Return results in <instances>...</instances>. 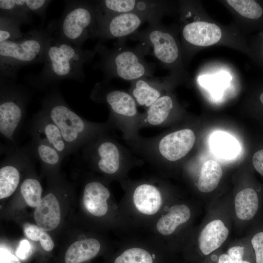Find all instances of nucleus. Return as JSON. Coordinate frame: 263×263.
I'll list each match as a JSON object with an SVG mask.
<instances>
[{"label": "nucleus", "mask_w": 263, "mask_h": 263, "mask_svg": "<svg viewBox=\"0 0 263 263\" xmlns=\"http://www.w3.org/2000/svg\"><path fill=\"white\" fill-rule=\"evenodd\" d=\"M28 9L25 0H0V14L13 18L22 24L32 21V15Z\"/></svg>", "instance_id": "nucleus-27"}, {"label": "nucleus", "mask_w": 263, "mask_h": 263, "mask_svg": "<svg viewBox=\"0 0 263 263\" xmlns=\"http://www.w3.org/2000/svg\"><path fill=\"white\" fill-rule=\"evenodd\" d=\"M52 35L49 25L24 33L18 39L0 42V77L15 81L23 66L43 63Z\"/></svg>", "instance_id": "nucleus-3"}, {"label": "nucleus", "mask_w": 263, "mask_h": 263, "mask_svg": "<svg viewBox=\"0 0 263 263\" xmlns=\"http://www.w3.org/2000/svg\"></svg>", "instance_id": "nucleus-42"}, {"label": "nucleus", "mask_w": 263, "mask_h": 263, "mask_svg": "<svg viewBox=\"0 0 263 263\" xmlns=\"http://www.w3.org/2000/svg\"><path fill=\"white\" fill-rule=\"evenodd\" d=\"M20 192L27 204L32 207H36L42 199L41 184L34 177H28L22 182Z\"/></svg>", "instance_id": "nucleus-28"}, {"label": "nucleus", "mask_w": 263, "mask_h": 263, "mask_svg": "<svg viewBox=\"0 0 263 263\" xmlns=\"http://www.w3.org/2000/svg\"><path fill=\"white\" fill-rule=\"evenodd\" d=\"M228 229L220 220L208 223L201 232L198 238L199 247L205 255L218 249L226 239Z\"/></svg>", "instance_id": "nucleus-20"}, {"label": "nucleus", "mask_w": 263, "mask_h": 263, "mask_svg": "<svg viewBox=\"0 0 263 263\" xmlns=\"http://www.w3.org/2000/svg\"><path fill=\"white\" fill-rule=\"evenodd\" d=\"M218 263H233L232 260L228 254H223L220 255Z\"/></svg>", "instance_id": "nucleus-39"}, {"label": "nucleus", "mask_w": 263, "mask_h": 263, "mask_svg": "<svg viewBox=\"0 0 263 263\" xmlns=\"http://www.w3.org/2000/svg\"><path fill=\"white\" fill-rule=\"evenodd\" d=\"M97 18L95 1L67 0L60 19L50 25L55 36L82 47L87 39L98 37Z\"/></svg>", "instance_id": "nucleus-7"}, {"label": "nucleus", "mask_w": 263, "mask_h": 263, "mask_svg": "<svg viewBox=\"0 0 263 263\" xmlns=\"http://www.w3.org/2000/svg\"><path fill=\"white\" fill-rule=\"evenodd\" d=\"M236 11L246 18L256 20L263 15V9L253 0H227L226 1Z\"/></svg>", "instance_id": "nucleus-29"}, {"label": "nucleus", "mask_w": 263, "mask_h": 263, "mask_svg": "<svg viewBox=\"0 0 263 263\" xmlns=\"http://www.w3.org/2000/svg\"><path fill=\"white\" fill-rule=\"evenodd\" d=\"M235 209L237 217L243 220H249L256 214L259 200L255 190L251 188L239 191L235 198Z\"/></svg>", "instance_id": "nucleus-24"}, {"label": "nucleus", "mask_w": 263, "mask_h": 263, "mask_svg": "<svg viewBox=\"0 0 263 263\" xmlns=\"http://www.w3.org/2000/svg\"><path fill=\"white\" fill-rule=\"evenodd\" d=\"M210 146L213 151L223 158L235 156L240 150L237 141L233 137L224 132H216L211 136Z\"/></svg>", "instance_id": "nucleus-26"}, {"label": "nucleus", "mask_w": 263, "mask_h": 263, "mask_svg": "<svg viewBox=\"0 0 263 263\" xmlns=\"http://www.w3.org/2000/svg\"><path fill=\"white\" fill-rule=\"evenodd\" d=\"M227 253L233 263H239L243 261L244 247L240 246L232 247L228 250Z\"/></svg>", "instance_id": "nucleus-36"}, {"label": "nucleus", "mask_w": 263, "mask_h": 263, "mask_svg": "<svg viewBox=\"0 0 263 263\" xmlns=\"http://www.w3.org/2000/svg\"><path fill=\"white\" fill-rule=\"evenodd\" d=\"M51 1L46 0H25L26 6L29 12L39 16L42 22H44L45 19L46 11Z\"/></svg>", "instance_id": "nucleus-33"}, {"label": "nucleus", "mask_w": 263, "mask_h": 263, "mask_svg": "<svg viewBox=\"0 0 263 263\" xmlns=\"http://www.w3.org/2000/svg\"><path fill=\"white\" fill-rule=\"evenodd\" d=\"M111 196L109 189L98 180L87 182L84 188L83 200L88 211L96 217L105 215L108 209L107 201Z\"/></svg>", "instance_id": "nucleus-18"}, {"label": "nucleus", "mask_w": 263, "mask_h": 263, "mask_svg": "<svg viewBox=\"0 0 263 263\" xmlns=\"http://www.w3.org/2000/svg\"><path fill=\"white\" fill-rule=\"evenodd\" d=\"M23 229L25 236L33 241H39L44 250L49 251L53 249L54 243L46 231L38 225L28 223L24 225Z\"/></svg>", "instance_id": "nucleus-32"}, {"label": "nucleus", "mask_w": 263, "mask_h": 263, "mask_svg": "<svg viewBox=\"0 0 263 263\" xmlns=\"http://www.w3.org/2000/svg\"><path fill=\"white\" fill-rule=\"evenodd\" d=\"M114 263H153V258L147 250L133 247L125 250L115 259Z\"/></svg>", "instance_id": "nucleus-31"}, {"label": "nucleus", "mask_w": 263, "mask_h": 263, "mask_svg": "<svg viewBox=\"0 0 263 263\" xmlns=\"http://www.w3.org/2000/svg\"><path fill=\"white\" fill-rule=\"evenodd\" d=\"M21 25L15 19L0 14V42L21 38L24 34L20 29Z\"/></svg>", "instance_id": "nucleus-30"}, {"label": "nucleus", "mask_w": 263, "mask_h": 263, "mask_svg": "<svg viewBox=\"0 0 263 263\" xmlns=\"http://www.w3.org/2000/svg\"><path fill=\"white\" fill-rule=\"evenodd\" d=\"M31 252L32 247L29 241L25 239L20 241L16 251L17 256L22 260H25Z\"/></svg>", "instance_id": "nucleus-35"}, {"label": "nucleus", "mask_w": 263, "mask_h": 263, "mask_svg": "<svg viewBox=\"0 0 263 263\" xmlns=\"http://www.w3.org/2000/svg\"><path fill=\"white\" fill-rule=\"evenodd\" d=\"M259 98L261 102L263 105V92L261 94Z\"/></svg>", "instance_id": "nucleus-40"}, {"label": "nucleus", "mask_w": 263, "mask_h": 263, "mask_svg": "<svg viewBox=\"0 0 263 263\" xmlns=\"http://www.w3.org/2000/svg\"><path fill=\"white\" fill-rule=\"evenodd\" d=\"M252 162L255 169L263 176V150H259L254 153Z\"/></svg>", "instance_id": "nucleus-38"}, {"label": "nucleus", "mask_w": 263, "mask_h": 263, "mask_svg": "<svg viewBox=\"0 0 263 263\" xmlns=\"http://www.w3.org/2000/svg\"><path fill=\"white\" fill-rule=\"evenodd\" d=\"M41 105L39 111L58 128L71 153L97 135L113 127L109 120L94 122L77 114L67 105L57 86L47 91Z\"/></svg>", "instance_id": "nucleus-2"}, {"label": "nucleus", "mask_w": 263, "mask_h": 263, "mask_svg": "<svg viewBox=\"0 0 263 263\" xmlns=\"http://www.w3.org/2000/svg\"><path fill=\"white\" fill-rule=\"evenodd\" d=\"M32 154L42 166L48 170L57 169L64 157L55 149L44 142L32 139L29 142Z\"/></svg>", "instance_id": "nucleus-23"}, {"label": "nucleus", "mask_w": 263, "mask_h": 263, "mask_svg": "<svg viewBox=\"0 0 263 263\" xmlns=\"http://www.w3.org/2000/svg\"><path fill=\"white\" fill-rule=\"evenodd\" d=\"M96 53L95 49H83L60 39L53 32L41 71L37 75L28 76L27 81L32 87L44 91L67 79L84 82V65Z\"/></svg>", "instance_id": "nucleus-1"}, {"label": "nucleus", "mask_w": 263, "mask_h": 263, "mask_svg": "<svg viewBox=\"0 0 263 263\" xmlns=\"http://www.w3.org/2000/svg\"><path fill=\"white\" fill-rule=\"evenodd\" d=\"M160 19L150 20L147 28L130 37L139 41L147 55L153 56L164 65H172L179 58V48L174 37L161 24Z\"/></svg>", "instance_id": "nucleus-10"}, {"label": "nucleus", "mask_w": 263, "mask_h": 263, "mask_svg": "<svg viewBox=\"0 0 263 263\" xmlns=\"http://www.w3.org/2000/svg\"><path fill=\"white\" fill-rule=\"evenodd\" d=\"M190 217V211L188 206L183 204L173 206L158 219L156 229L162 235H169L178 225L188 221Z\"/></svg>", "instance_id": "nucleus-21"}, {"label": "nucleus", "mask_w": 263, "mask_h": 263, "mask_svg": "<svg viewBox=\"0 0 263 263\" xmlns=\"http://www.w3.org/2000/svg\"><path fill=\"white\" fill-rule=\"evenodd\" d=\"M107 132L97 135L82 147L83 159L104 174L120 177L135 164L136 159Z\"/></svg>", "instance_id": "nucleus-9"}, {"label": "nucleus", "mask_w": 263, "mask_h": 263, "mask_svg": "<svg viewBox=\"0 0 263 263\" xmlns=\"http://www.w3.org/2000/svg\"><path fill=\"white\" fill-rule=\"evenodd\" d=\"M130 83L129 93L133 97L137 105L147 108L166 94L165 83L158 78L144 77Z\"/></svg>", "instance_id": "nucleus-15"}, {"label": "nucleus", "mask_w": 263, "mask_h": 263, "mask_svg": "<svg viewBox=\"0 0 263 263\" xmlns=\"http://www.w3.org/2000/svg\"><path fill=\"white\" fill-rule=\"evenodd\" d=\"M0 263H21L19 259L9 250L0 248Z\"/></svg>", "instance_id": "nucleus-37"}, {"label": "nucleus", "mask_w": 263, "mask_h": 263, "mask_svg": "<svg viewBox=\"0 0 263 263\" xmlns=\"http://www.w3.org/2000/svg\"><path fill=\"white\" fill-rule=\"evenodd\" d=\"M111 49L97 45L94 48L100 56L98 64L104 75V83L117 77L130 82L141 77H153L154 65L147 62V52L141 44L135 47L126 46L123 39Z\"/></svg>", "instance_id": "nucleus-4"}, {"label": "nucleus", "mask_w": 263, "mask_h": 263, "mask_svg": "<svg viewBox=\"0 0 263 263\" xmlns=\"http://www.w3.org/2000/svg\"><path fill=\"white\" fill-rule=\"evenodd\" d=\"M29 132L32 139L49 145L64 157L71 153L58 128L40 111L33 115Z\"/></svg>", "instance_id": "nucleus-13"}, {"label": "nucleus", "mask_w": 263, "mask_h": 263, "mask_svg": "<svg viewBox=\"0 0 263 263\" xmlns=\"http://www.w3.org/2000/svg\"><path fill=\"white\" fill-rule=\"evenodd\" d=\"M223 174L219 164L214 160L205 162L201 169L197 183L198 189L205 193L209 192L217 187Z\"/></svg>", "instance_id": "nucleus-25"}, {"label": "nucleus", "mask_w": 263, "mask_h": 263, "mask_svg": "<svg viewBox=\"0 0 263 263\" xmlns=\"http://www.w3.org/2000/svg\"><path fill=\"white\" fill-rule=\"evenodd\" d=\"M90 97L93 101L108 106L110 111L108 120L113 127L120 130L128 143L140 139L139 122L141 113L129 92L108 87L107 84L100 82L95 85Z\"/></svg>", "instance_id": "nucleus-8"}, {"label": "nucleus", "mask_w": 263, "mask_h": 263, "mask_svg": "<svg viewBox=\"0 0 263 263\" xmlns=\"http://www.w3.org/2000/svg\"><path fill=\"white\" fill-rule=\"evenodd\" d=\"M98 15H112L126 13H142L162 16L164 2L160 0H104L95 1Z\"/></svg>", "instance_id": "nucleus-12"}, {"label": "nucleus", "mask_w": 263, "mask_h": 263, "mask_svg": "<svg viewBox=\"0 0 263 263\" xmlns=\"http://www.w3.org/2000/svg\"><path fill=\"white\" fill-rule=\"evenodd\" d=\"M175 108L171 96L166 94L141 113L139 129L145 127H160L168 123Z\"/></svg>", "instance_id": "nucleus-17"}, {"label": "nucleus", "mask_w": 263, "mask_h": 263, "mask_svg": "<svg viewBox=\"0 0 263 263\" xmlns=\"http://www.w3.org/2000/svg\"><path fill=\"white\" fill-rule=\"evenodd\" d=\"M256 263H263V232L256 233L251 240Z\"/></svg>", "instance_id": "nucleus-34"}, {"label": "nucleus", "mask_w": 263, "mask_h": 263, "mask_svg": "<svg viewBox=\"0 0 263 263\" xmlns=\"http://www.w3.org/2000/svg\"><path fill=\"white\" fill-rule=\"evenodd\" d=\"M31 96L29 88L0 77V135L7 143L6 154L19 147L18 138Z\"/></svg>", "instance_id": "nucleus-5"}, {"label": "nucleus", "mask_w": 263, "mask_h": 263, "mask_svg": "<svg viewBox=\"0 0 263 263\" xmlns=\"http://www.w3.org/2000/svg\"><path fill=\"white\" fill-rule=\"evenodd\" d=\"M195 135L190 128H182L156 136L128 143L132 149L158 167L184 158L193 148Z\"/></svg>", "instance_id": "nucleus-6"}, {"label": "nucleus", "mask_w": 263, "mask_h": 263, "mask_svg": "<svg viewBox=\"0 0 263 263\" xmlns=\"http://www.w3.org/2000/svg\"><path fill=\"white\" fill-rule=\"evenodd\" d=\"M184 39L190 44L207 46L218 42L222 32L216 24L206 21H194L186 24L182 30Z\"/></svg>", "instance_id": "nucleus-16"}, {"label": "nucleus", "mask_w": 263, "mask_h": 263, "mask_svg": "<svg viewBox=\"0 0 263 263\" xmlns=\"http://www.w3.org/2000/svg\"><path fill=\"white\" fill-rule=\"evenodd\" d=\"M239 263H250V262L246 261H242V262Z\"/></svg>", "instance_id": "nucleus-41"}, {"label": "nucleus", "mask_w": 263, "mask_h": 263, "mask_svg": "<svg viewBox=\"0 0 263 263\" xmlns=\"http://www.w3.org/2000/svg\"><path fill=\"white\" fill-rule=\"evenodd\" d=\"M37 225L45 231L56 228L60 220V209L56 196L51 192L42 198L34 214Z\"/></svg>", "instance_id": "nucleus-19"}, {"label": "nucleus", "mask_w": 263, "mask_h": 263, "mask_svg": "<svg viewBox=\"0 0 263 263\" xmlns=\"http://www.w3.org/2000/svg\"><path fill=\"white\" fill-rule=\"evenodd\" d=\"M132 199L136 209L147 215L157 213L162 204V194L159 186L149 181L133 185Z\"/></svg>", "instance_id": "nucleus-14"}, {"label": "nucleus", "mask_w": 263, "mask_h": 263, "mask_svg": "<svg viewBox=\"0 0 263 263\" xmlns=\"http://www.w3.org/2000/svg\"><path fill=\"white\" fill-rule=\"evenodd\" d=\"M100 249L99 242L94 238L78 241L72 244L64 256L66 263H81L95 257Z\"/></svg>", "instance_id": "nucleus-22"}, {"label": "nucleus", "mask_w": 263, "mask_h": 263, "mask_svg": "<svg viewBox=\"0 0 263 263\" xmlns=\"http://www.w3.org/2000/svg\"><path fill=\"white\" fill-rule=\"evenodd\" d=\"M161 16L142 13H126L108 16L98 15V37L102 39H124L134 34L145 21Z\"/></svg>", "instance_id": "nucleus-11"}]
</instances>
